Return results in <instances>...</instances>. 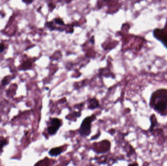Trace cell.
<instances>
[{"label":"cell","mask_w":167,"mask_h":166,"mask_svg":"<svg viewBox=\"0 0 167 166\" xmlns=\"http://www.w3.org/2000/svg\"><path fill=\"white\" fill-rule=\"evenodd\" d=\"M54 21L57 24H60V25H61V26L64 25V22L60 18H56L55 19H54Z\"/></svg>","instance_id":"8"},{"label":"cell","mask_w":167,"mask_h":166,"mask_svg":"<svg viewBox=\"0 0 167 166\" xmlns=\"http://www.w3.org/2000/svg\"><path fill=\"white\" fill-rule=\"evenodd\" d=\"M99 106V103L98 100L95 98H93L90 99L88 108L90 109H94Z\"/></svg>","instance_id":"6"},{"label":"cell","mask_w":167,"mask_h":166,"mask_svg":"<svg viewBox=\"0 0 167 166\" xmlns=\"http://www.w3.org/2000/svg\"><path fill=\"white\" fill-rule=\"evenodd\" d=\"M7 144V141L5 139L0 141V152L2 151L3 147Z\"/></svg>","instance_id":"7"},{"label":"cell","mask_w":167,"mask_h":166,"mask_svg":"<svg viewBox=\"0 0 167 166\" xmlns=\"http://www.w3.org/2000/svg\"><path fill=\"white\" fill-rule=\"evenodd\" d=\"M46 26H47V27L48 28H50V29H51V30H52L56 29L55 27H54V26H53V24L52 22H46Z\"/></svg>","instance_id":"9"},{"label":"cell","mask_w":167,"mask_h":166,"mask_svg":"<svg viewBox=\"0 0 167 166\" xmlns=\"http://www.w3.org/2000/svg\"><path fill=\"white\" fill-rule=\"evenodd\" d=\"M95 118V115H93L92 116L87 117L85 118L82 122L79 131L80 134L82 136L86 137L91 134L92 122L93 121H94Z\"/></svg>","instance_id":"2"},{"label":"cell","mask_w":167,"mask_h":166,"mask_svg":"<svg viewBox=\"0 0 167 166\" xmlns=\"http://www.w3.org/2000/svg\"><path fill=\"white\" fill-rule=\"evenodd\" d=\"M32 63L33 61H31V59H27L21 64V65L20 66V69L24 71L29 69L32 67Z\"/></svg>","instance_id":"5"},{"label":"cell","mask_w":167,"mask_h":166,"mask_svg":"<svg viewBox=\"0 0 167 166\" xmlns=\"http://www.w3.org/2000/svg\"><path fill=\"white\" fill-rule=\"evenodd\" d=\"M150 106L159 115H167V89H160L153 92L150 98Z\"/></svg>","instance_id":"1"},{"label":"cell","mask_w":167,"mask_h":166,"mask_svg":"<svg viewBox=\"0 0 167 166\" xmlns=\"http://www.w3.org/2000/svg\"><path fill=\"white\" fill-rule=\"evenodd\" d=\"M7 77H5V78H3V80H2V82L3 85H7L8 82H7Z\"/></svg>","instance_id":"11"},{"label":"cell","mask_w":167,"mask_h":166,"mask_svg":"<svg viewBox=\"0 0 167 166\" xmlns=\"http://www.w3.org/2000/svg\"><path fill=\"white\" fill-rule=\"evenodd\" d=\"M63 151L64 150L62 147H57L51 148V150H49L48 153L51 157H57L58 155H60Z\"/></svg>","instance_id":"4"},{"label":"cell","mask_w":167,"mask_h":166,"mask_svg":"<svg viewBox=\"0 0 167 166\" xmlns=\"http://www.w3.org/2000/svg\"><path fill=\"white\" fill-rule=\"evenodd\" d=\"M62 121L57 118H51L48 126V133L50 135H54L62 126Z\"/></svg>","instance_id":"3"},{"label":"cell","mask_w":167,"mask_h":166,"mask_svg":"<svg viewBox=\"0 0 167 166\" xmlns=\"http://www.w3.org/2000/svg\"><path fill=\"white\" fill-rule=\"evenodd\" d=\"M5 46L3 43H0V53H3L5 50Z\"/></svg>","instance_id":"10"}]
</instances>
